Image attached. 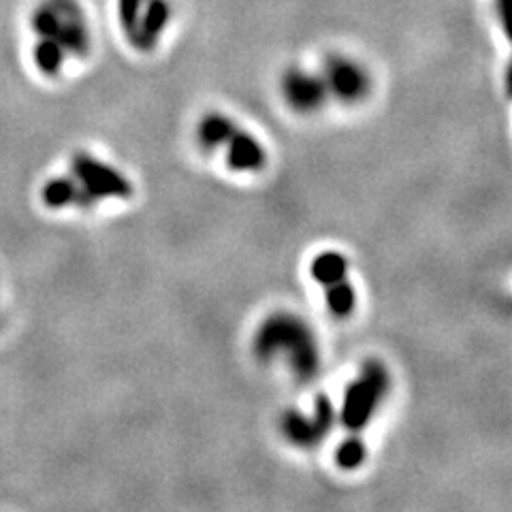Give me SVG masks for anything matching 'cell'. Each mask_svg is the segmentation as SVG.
I'll list each match as a JSON object with an SVG mask.
<instances>
[{
    "instance_id": "obj_13",
    "label": "cell",
    "mask_w": 512,
    "mask_h": 512,
    "mask_svg": "<svg viewBox=\"0 0 512 512\" xmlns=\"http://www.w3.org/2000/svg\"><path fill=\"white\" fill-rule=\"evenodd\" d=\"M325 297H327V306H329L331 314L338 318L350 316L352 310H355V306H357L355 288H352V284L348 280H342L338 284L325 288Z\"/></svg>"
},
{
    "instance_id": "obj_6",
    "label": "cell",
    "mask_w": 512,
    "mask_h": 512,
    "mask_svg": "<svg viewBox=\"0 0 512 512\" xmlns=\"http://www.w3.org/2000/svg\"><path fill=\"white\" fill-rule=\"evenodd\" d=\"M333 419H335V410H333L331 399L320 395L316 399L312 416H306L299 410L284 412L280 421V431L291 444L299 448H312L329 436Z\"/></svg>"
},
{
    "instance_id": "obj_5",
    "label": "cell",
    "mask_w": 512,
    "mask_h": 512,
    "mask_svg": "<svg viewBox=\"0 0 512 512\" xmlns=\"http://www.w3.org/2000/svg\"><path fill=\"white\" fill-rule=\"evenodd\" d=\"M71 171L94 203L99 199H128L133 195V184L126 175L86 152L73 156Z\"/></svg>"
},
{
    "instance_id": "obj_8",
    "label": "cell",
    "mask_w": 512,
    "mask_h": 512,
    "mask_svg": "<svg viewBox=\"0 0 512 512\" xmlns=\"http://www.w3.org/2000/svg\"><path fill=\"white\" fill-rule=\"evenodd\" d=\"M320 73H323L329 96H335L344 103H357L370 92V77L350 58L329 56Z\"/></svg>"
},
{
    "instance_id": "obj_12",
    "label": "cell",
    "mask_w": 512,
    "mask_h": 512,
    "mask_svg": "<svg viewBox=\"0 0 512 512\" xmlns=\"http://www.w3.org/2000/svg\"><path fill=\"white\" fill-rule=\"evenodd\" d=\"M312 278L323 286V288H329L333 284H338L342 280H346V274H348V261L346 256L340 254V252H320L316 259L312 261Z\"/></svg>"
},
{
    "instance_id": "obj_15",
    "label": "cell",
    "mask_w": 512,
    "mask_h": 512,
    "mask_svg": "<svg viewBox=\"0 0 512 512\" xmlns=\"http://www.w3.org/2000/svg\"><path fill=\"white\" fill-rule=\"evenodd\" d=\"M506 88H508V96H512V64H510V71H508V79H506Z\"/></svg>"
},
{
    "instance_id": "obj_1",
    "label": "cell",
    "mask_w": 512,
    "mask_h": 512,
    "mask_svg": "<svg viewBox=\"0 0 512 512\" xmlns=\"http://www.w3.org/2000/svg\"><path fill=\"white\" fill-rule=\"evenodd\" d=\"M32 60L45 77H58L67 62L92 50V26L82 0H39L30 11Z\"/></svg>"
},
{
    "instance_id": "obj_3",
    "label": "cell",
    "mask_w": 512,
    "mask_h": 512,
    "mask_svg": "<svg viewBox=\"0 0 512 512\" xmlns=\"http://www.w3.org/2000/svg\"><path fill=\"white\" fill-rule=\"evenodd\" d=\"M116 18L124 39L141 54L154 52L173 22L171 0H116Z\"/></svg>"
},
{
    "instance_id": "obj_2",
    "label": "cell",
    "mask_w": 512,
    "mask_h": 512,
    "mask_svg": "<svg viewBox=\"0 0 512 512\" xmlns=\"http://www.w3.org/2000/svg\"><path fill=\"white\" fill-rule=\"evenodd\" d=\"M254 355L261 361L284 357V363L303 380L312 378L320 365L312 329L299 316L288 312L271 314L263 320L254 333Z\"/></svg>"
},
{
    "instance_id": "obj_11",
    "label": "cell",
    "mask_w": 512,
    "mask_h": 512,
    "mask_svg": "<svg viewBox=\"0 0 512 512\" xmlns=\"http://www.w3.org/2000/svg\"><path fill=\"white\" fill-rule=\"evenodd\" d=\"M237 124L227 114H220V111H210L205 114L197 124V141L205 152H214L222 148L224 143L229 141Z\"/></svg>"
},
{
    "instance_id": "obj_9",
    "label": "cell",
    "mask_w": 512,
    "mask_h": 512,
    "mask_svg": "<svg viewBox=\"0 0 512 512\" xmlns=\"http://www.w3.org/2000/svg\"><path fill=\"white\" fill-rule=\"evenodd\" d=\"M224 146H227V165L235 171H259L267 163L263 143L239 126Z\"/></svg>"
},
{
    "instance_id": "obj_4",
    "label": "cell",
    "mask_w": 512,
    "mask_h": 512,
    "mask_svg": "<svg viewBox=\"0 0 512 512\" xmlns=\"http://www.w3.org/2000/svg\"><path fill=\"white\" fill-rule=\"evenodd\" d=\"M389 374L376 361L363 365L361 376L350 384L344 395L340 421L350 431H361L374 416L380 399L387 393Z\"/></svg>"
},
{
    "instance_id": "obj_14",
    "label": "cell",
    "mask_w": 512,
    "mask_h": 512,
    "mask_svg": "<svg viewBox=\"0 0 512 512\" xmlns=\"http://www.w3.org/2000/svg\"><path fill=\"white\" fill-rule=\"evenodd\" d=\"M365 453V444L359 436L348 438L338 446V451H335V463H338L342 470H357L365 461Z\"/></svg>"
},
{
    "instance_id": "obj_7",
    "label": "cell",
    "mask_w": 512,
    "mask_h": 512,
    "mask_svg": "<svg viewBox=\"0 0 512 512\" xmlns=\"http://www.w3.org/2000/svg\"><path fill=\"white\" fill-rule=\"evenodd\" d=\"M280 90L286 105L299 114H312L329 99V90L323 73H314L301 67L286 69L280 79Z\"/></svg>"
},
{
    "instance_id": "obj_10",
    "label": "cell",
    "mask_w": 512,
    "mask_h": 512,
    "mask_svg": "<svg viewBox=\"0 0 512 512\" xmlns=\"http://www.w3.org/2000/svg\"><path fill=\"white\" fill-rule=\"evenodd\" d=\"M41 197H43V203L47 207H54V210H62V207H69V205H77V207L94 205L92 197L88 195L86 188L79 184L75 175L73 178L64 175V178H54L50 182H45Z\"/></svg>"
}]
</instances>
